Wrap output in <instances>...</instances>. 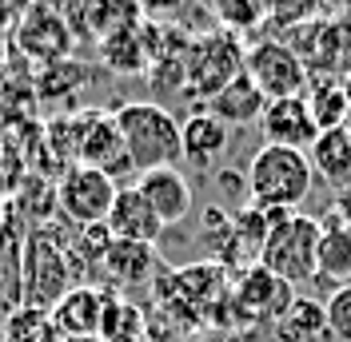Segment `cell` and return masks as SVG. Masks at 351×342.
<instances>
[{"label":"cell","mask_w":351,"mask_h":342,"mask_svg":"<svg viewBox=\"0 0 351 342\" xmlns=\"http://www.w3.org/2000/svg\"><path fill=\"white\" fill-rule=\"evenodd\" d=\"M315 183V168L307 159V151L295 148H276L263 144L247 168H243V187H247V207L263 215H291L304 207Z\"/></svg>","instance_id":"1"},{"label":"cell","mask_w":351,"mask_h":342,"mask_svg":"<svg viewBox=\"0 0 351 342\" xmlns=\"http://www.w3.org/2000/svg\"><path fill=\"white\" fill-rule=\"evenodd\" d=\"M112 116H116V128H120V140H124L132 168L140 175L172 168L176 159H184L180 120L168 107L152 104V100H132V104H120Z\"/></svg>","instance_id":"2"},{"label":"cell","mask_w":351,"mask_h":342,"mask_svg":"<svg viewBox=\"0 0 351 342\" xmlns=\"http://www.w3.org/2000/svg\"><path fill=\"white\" fill-rule=\"evenodd\" d=\"M260 267L284 278L287 287H304L319 278V219L311 215H271L267 239L260 247Z\"/></svg>","instance_id":"3"},{"label":"cell","mask_w":351,"mask_h":342,"mask_svg":"<svg viewBox=\"0 0 351 342\" xmlns=\"http://www.w3.org/2000/svg\"><path fill=\"white\" fill-rule=\"evenodd\" d=\"M243 60H247V48L240 44V36L232 28L204 32L199 40H188V52H184V92H188V100L208 104L236 76H243Z\"/></svg>","instance_id":"4"},{"label":"cell","mask_w":351,"mask_h":342,"mask_svg":"<svg viewBox=\"0 0 351 342\" xmlns=\"http://www.w3.org/2000/svg\"><path fill=\"white\" fill-rule=\"evenodd\" d=\"M21 278H24V306H36V311H52L72 291V263H68L64 243L52 231L28 235L21 259Z\"/></svg>","instance_id":"5"},{"label":"cell","mask_w":351,"mask_h":342,"mask_svg":"<svg viewBox=\"0 0 351 342\" xmlns=\"http://www.w3.org/2000/svg\"><path fill=\"white\" fill-rule=\"evenodd\" d=\"M116 192H120V187H116L112 175L76 163V168H68L64 175H60V183H56V207H60L76 227H100V223H108Z\"/></svg>","instance_id":"6"},{"label":"cell","mask_w":351,"mask_h":342,"mask_svg":"<svg viewBox=\"0 0 351 342\" xmlns=\"http://www.w3.org/2000/svg\"><path fill=\"white\" fill-rule=\"evenodd\" d=\"M243 76L263 92V100H287V96H304L307 88V68L295 48L280 40H263L247 48Z\"/></svg>","instance_id":"7"},{"label":"cell","mask_w":351,"mask_h":342,"mask_svg":"<svg viewBox=\"0 0 351 342\" xmlns=\"http://www.w3.org/2000/svg\"><path fill=\"white\" fill-rule=\"evenodd\" d=\"M76 163L104 171L112 179L120 171H132V159L124 151V140H120V128H116L112 111H84V116H76Z\"/></svg>","instance_id":"8"},{"label":"cell","mask_w":351,"mask_h":342,"mask_svg":"<svg viewBox=\"0 0 351 342\" xmlns=\"http://www.w3.org/2000/svg\"><path fill=\"white\" fill-rule=\"evenodd\" d=\"M291 302H295V291L284 278L263 271L260 263L243 267V275L236 278V291H232V311L243 322H276Z\"/></svg>","instance_id":"9"},{"label":"cell","mask_w":351,"mask_h":342,"mask_svg":"<svg viewBox=\"0 0 351 342\" xmlns=\"http://www.w3.org/2000/svg\"><path fill=\"white\" fill-rule=\"evenodd\" d=\"M260 131L267 144L276 148H295L307 151L315 140H319V128L311 120V107H307L304 96H287V100H267L260 116Z\"/></svg>","instance_id":"10"},{"label":"cell","mask_w":351,"mask_h":342,"mask_svg":"<svg viewBox=\"0 0 351 342\" xmlns=\"http://www.w3.org/2000/svg\"><path fill=\"white\" fill-rule=\"evenodd\" d=\"M104 306H108V295H100L96 287H72L48 311V319L60 339H96L104 326Z\"/></svg>","instance_id":"11"},{"label":"cell","mask_w":351,"mask_h":342,"mask_svg":"<svg viewBox=\"0 0 351 342\" xmlns=\"http://www.w3.org/2000/svg\"><path fill=\"white\" fill-rule=\"evenodd\" d=\"M108 235L112 239H128V243H152L164 235L168 227L160 223V215L152 211V203L140 195V187H120L116 192V203L108 211Z\"/></svg>","instance_id":"12"},{"label":"cell","mask_w":351,"mask_h":342,"mask_svg":"<svg viewBox=\"0 0 351 342\" xmlns=\"http://www.w3.org/2000/svg\"><path fill=\"white\" fill-rule=\"evenodd\" d=\"M136 187H140V195L152 203V211L160 215L164 227L188 219V211H192V183H188L176 168L144 171V175L136 179Z\"/></svg>","instance_id":"13"},{"label":"cell","mask_w":351,"mask_h":342,"mask_svg":"<svg viewBox=\"0 0 351 342\" xmlns=\"http://www.w3.org/2000/svg\"><path fill=\"white\" fill-rule=\"evenodd\" d=\"M232 128H223L212 111H192L184 124H180V148H184V159L196 163V168H216L219 159L228 155V144H232Z\"/></svg>","instance_id":"14"},{"label":"cell","mask_w":351,"mask_h":342,"mask_svg":"<svg viewBox=\"0 0 351 342\" xmlns=\"http://www.w3.org/2000/svg\"><path fill=\"white\" fill-rule=\"evenodd\" d=\"M263 107H267V100H263L260 88L252 84L247 76H236L223 92H216L204 104V111H212L223 128H247V124H260Z\"/></svg>","instance_id":"15"},{"label":"cell","mask_w":351,"mask_h":342,"mask_svg":"<svg viewBox=\"0 0 351 342\" xmlns=\"http://www.w3.org/2000/svg\"><path fill=\"white\" fill-rule=\"evenodd\" d=\"M16 36H21L24 52H32L36 60H48V64H60V56L68 52V24L52 8H32L21 21Z\"/></svg>","instance_id":"16"},{"label":"cell","mask_w":351,"mask_h":342,"mask_svg":"<svg viewBox=\"0 0 351 342\" xmlns=\"http://www.w3.org/2000/svg\"><path fill=\"white\" fill-rule=\"evenodd\" d=\"M156 247L152 243H128V239H112L108 251L100 255V271L116 282V287H136L144 278L156 275Z\"/></svg>","instance_id":"17"},{"label":"cell","mask_w":351,"mask_h":342,"mask_svg":"<svg viewBox=\"0 0 351 342\" xmlns=\"http://www.w3.org/2000/svg\"><path fill=\"white\" fill-rule=\"evenodd\" d=\"M307 151H311L307 159H311L315 175H324L328 183L348 192L351 187V128L348 124L343 128H331V131H319V140Z\"/></svg>","instance_id":"18"},{"label":"cell","mask_w":351,"mask_h":342,"mask_svg":"<svg viewBox=\"0 0 351 342\" xmlns=\"http://www.w3.org/2000/svg\"><path fill=\"white\" fill-rule=\"evenodd\" d=\"M319 278L335 287L351 282V223L343 219H319Z\"/></svg>","instance_id":"19"},{"label":"cell","mask_w":351,"mask_h":342,"mask_svg":"<svg viewBox=\"0 0 351 342\" xmlns=\"http://www.w3.org/2000/svg\"><path fill=\"white\" fill-rule=\"evenodd\" d=\"M304 100H307V107H311V120H315L319 131L343 128V124L351 120L343 80H315V84L304 88Z\"/></svg>","instance_id":"20"},{"label":"cell","mask_w":351,"mask_h":342,"mask_svg":"<svg viewBox=\"0 0 351 342\" xmlns=\"http://www.w3.org/2000/svg\"><path fill=\"white\" fill-rule=\"evenodd\" d=\"M271 326H276V339L280 342H315L319 334H328L324 306L311 302V299H300V295H295V302H291Z\"/></svg>","instance_id":"21"},{"label":"cell","mask_w":351,"mask_h":342,"mask_svg":"<svg viewBox=\"0 0 351 342\" xmlns=\"http://www.w3.org/2000/svg\"><path fill=\"white\" fill-rule=\"evenodd\" d=\"M100 60L112 68V72H144L148 68V48H144V36L136 28H120L104 36L100 44Z\"/></svg>","instance_id":"22"},{"label":"cell","mask_w":351,"mask_h":342,"mask_svg":"<svg viewBox=\"0 0 351 342\" xmlns=\"http://www.w3.org/2000/svg\"><path fill=\"white\" fill-rule=\"evenodd\" d=\"M8 342H60V334L48 319V311L24 306L8 319Z\"/></svg>","instance_id":"23"},{"label":"cell","mask_w":351,"mask_h":342,"mask_svg":"<svg viewBox=\"0 0 351 342\" xmlns=\"http://www.w3.org/2000/svg\"><path fill=\"white\" fill-rule=\"evenodd\" d=\"M324 319H328V334L339 342H351V282L335 287L331 299L324 302Z\"/></svg>","instance_id":"24"},{"label":"cell","mask_w":351,"mask_h":342,"mask_svg":"<svg viewBox=\"0 0 351 342\" xmlns=\"http://www.w3.org/2000/svg\"><path fill=\"white\" fill-rule=\"evenodd\" d=\"M21 183H24V159H21V151L12 148V140H4V135H0V195L16 192Z\"/></svg>","instance_id":"25"},{"label":"cell","mask_w":351,"mask_h":342,"mask_svg":"<svg viewBox=\"0 0 351 342\" xmlns=\"http://www.w3.org/2000/svg\"><path fill=\"white\" fill-rule=\"evenodd\" d=\"M343 92H348V107H351V76L343 80Z\"/></svg>","instance_id":"26"},{"label":"cell","mask_w":351,"mask_h":342,"mask_svg":"<svg viewBox=\"0 0 351 342\" xmlns=\"http://www.w3.org/2000/svg\"><path fill=\"white\" fill-rule=\"evenodd\" d=\"M60 342H96V339H60Z\"/></svg>","instance_id":"27"}]
</instances>
